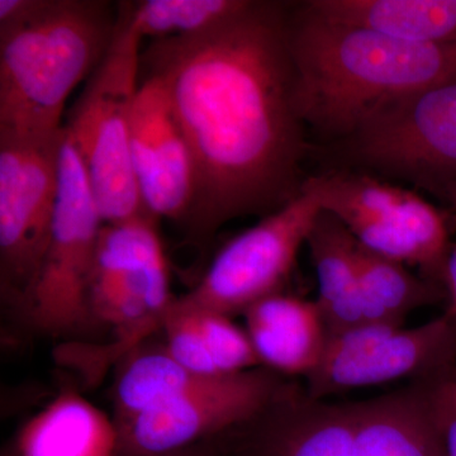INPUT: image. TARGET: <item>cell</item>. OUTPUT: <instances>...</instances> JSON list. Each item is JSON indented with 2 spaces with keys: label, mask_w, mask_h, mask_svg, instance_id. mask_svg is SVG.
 <instances>
[{
  "label": "cell",
  "mask_w": 456,
  "mask_h": 456,
  "mask_svg": "<svg viewBox=\"0 0 456 456\" xmlns=\"http://www.w3.org/2000/svg\"><path fill=\"white\" fill-rule=\"evenodd\" d=\"M242 316L261 367L285 378H305L316 369L329 340L316 301L273 294L254 303Z\"/></svg>",
  "instance_id": "obj_15"
},
{
  "label": "cell",
  "mask_w": 456,
  "mask_h": 456,
  "mask_svg": "<svg viewBox=\"0 0 456 456\" xmlns=\"http://www.w3.org/2000/svg\"><path fill=\"white\" fill-rule=\"evenodd\" d=\"M320 212L316 197L302 189L292 202L231 239L196 287L171 305L235 317L254 303L284 292Z\"/></svg>",
  "instance_id": "obj_11"
},
{
  "label": "cell",
  "mask_w": 456,
  "mask_h": 456,
  "mask_svg": "<svg viewBox=\"0 0 456 456\" xmlns=\"http://www.w3.org/2000/svg\"><path fill=\"white\" fill-rule=\"evenodd\" d=\"M0 456H18L16 445L13 443L8 444L7 446H4V449L2 450V455Z\"/></svg>",
  "instance_id": "obj_28"
},
{
  "label": "cell",
  "mask_w": 456,
  "mask_h": 456,
  "mask_svg": "<svg viewBox=\"0 0 456 456\" xmlns=\"http://www.w3.org/2000/svg\"><path fill=\"white\" fill-rule=\"evenodd\" d=\"M209 440L224 456H446L434 379L351 402L285 379L253 417Z\"/></svg>",
  "instance_id": "obj_3"
},
{
  "label": "cell",
  "mask_w": 456,
  "mask_h": 456,
  "mask_svg": "<svg viewBox=\"0 0 456 456\" xmlns=\"http://www.w3.org/2000/svg\"><path fill=\"white\" fill-rule=\"evenodd\" d=\"M456 367V318L446 312L425 325H365L330 336L308 374L311 397L382 386L399 379H434Z\"/></svg>",
  "instance_id": "obj_12"
},
{
  "label": "cell",
  "mask_w": 456,
  "mask_h": 456,
  "mask_svg": "<svg viewBox=\"0 0 456 456\" xmlns=\"http://www.w3.org/2000/svg\"><path fill=\"white\" fill-rule=\"evenodd\" d=\"M360 301L365 325L403 326L411 312L448 299L443 285L428 281L398 261L360 244Z\"/></svg>",
  "instance_id": "obj_19"
},
{
  "label": "cell",
  "mask_w": 456,
  "mask_h": 456,
  "mask_svg": "<svg viewBox=\"0 0 456 456\" xmlns=\"http://www.w3.org/2000/svg\"><path fill=\"white\" fill-rule=\"evenodd\" d=\"M287 378L268 368L212 377L161 406L114 419L116 456H155L212 439L253 417Z\"/></svg>",
  "instance_id": "obj_13"
},
{
  "label": "cell",
  "mask_w": 456,
  "mask_h": 456,
  "mask_svg": "<svg viewBox=\"0 0 456 456\" xmlns=\"http://www.w3.org/2000/svg\"><path fill=\"white\" fill-rule=\"evenodd\" d=\"M117 11L104 0H0V131L50 134L106 56Z\"/></svg>",
  "instance_id": "obj_4"
},
{
  "label": "cell",
  "mask_w": 456,
  "mask_h": 456,
  "mask_svg": "<svg viewBox=\"0 0 456 456\" xmlns=\"http://www.w3.org/2000/svg\"><path fill=\"white\" fill-rule=\"evenodd\" d=\"M308 11L415 44H456V0H311Z\"/></svg>",
  "instance_id": "obj_18"
},
{
  "label": "cell",
  "mask_w": 456,
  "mask_h": 456,
  "mask_svg": "<svg viewBox=\"0 0 456 456\" xmlns=\"http://www.w3.org/2000/svg\"><path fill=\"white\" fill-rule=\"evenodd\" d=\"M103 224L82 160L65 132L50 242L23 318L35 331L66 338L92 326L89 283Z\"/></svg>",
  "instance_id": "obj_10"
},
{
  "label": "cell",
  "mask_w": 456,
  "mask_h": 456,
  "mask_svg": "<svg viewBox=\"0 0 456 456\" xmlns=\"http://www.w3.org/2000/svg\"><path fill=\"white\" fill-rule=\"evenodd\" d=\"M158 220L141 216L103 224L89 283L92 325L112 327L116 341L92 353L103 362L123 359L163 329L174 302Z\"/></svg>",
  "instance_id": "obj_8"
},
{
  "label": "cell",
  "mask_w": 456,
  "mask_h": 456,
  "mask_svg": "<svg viewBox=\"0 0 456 456\" xmlns=\"http://www.w3.org/2000/svg\"><path fill=\"white\" fill-rule=\"evenodd\" d=\"M302 189L321 209L334 215L369 250L419 270L445 288L450 248L448 211L437 208L413 189L365 171L327 170L307 176Z\"/></svg>",
  "instance_id": "obj_6"
},
{
  "label": "cell",
  "mask_w": 456,
  "mask_h": 456,
  "mask_svg": "<svg viewBox=\"0 0 456 456\" xmlns=\"http://www.w3.org/2000/svg\"><path fill=\"white\" fill-rule=\"evenodd\" d=\"M289 7L251 0L215 28L154 40L141 53V74L163 83L193 159V204L183 224L193 244L302 193L310 145L288 50Z\"/></svg>",
  "instance_id": "obj_1"
},
{
  "label": "cell",
  "mask_w": 456,
  "mask_h": 456,
  "mask_svg": "<svg viewBox=\"0 0 456 456\" xmlns=\"http://www.w3.org/2000/svg\"><path fill=\"white\" fill-rule=\"evenodd\" d=\"M305 246L316 272V302L329 338L365 326L358 284V240L338 217L321 209Z\"/></svg>",
  "instance_id": "obj_16"
},
{
  "label": "cell",
  "mask_w": 456,
  "mask_h": 456,
  "mask_svg": "<svg viewBox=\"0 0 456 456\" xmlns=\"http://www.w3.org/2000/svg\"><path fill=\"white\" fill-rule=\"evenodd\" d=\"M141 42L123 2L118 3L112 44L64 126L82 160L104 224L149 216L131 158V118L140 88Z\"/></svg>",
  "instance_id": "obj_5"
},
{
  "label": "cell",
  "mask_w": 456,
  "mask_h": 456,
  "mask_svg": "<svg viewBox=\"0 0 456 456\" xmlns=\"http://www.w3.org/2000/svg\"><path fill=\"white\" fill-rule=\"evenodd\" d=\"M446 292H448V312L456 317V244L452 245L445 268Z\"/></svg>",
  "instance_id": "obj_25"
},
{
  "label": "cell",
  "mask_w": 456,
  "mask_h": 456,
  "mask_svg": "<svg viewBox=\"0 0 456 456\" xmlns=\"http://www.w3.org/2000/svg\"><path fill=\"white\" fill-rule=\"evenodd\" d=\"M455 317V316H454ZM456 318V317H455Z\"/></svg>",
  "instance_id": "obj_29"
},
{
  "label": "cell",
  "mask_w": 456,
  "mask_h": 456,
  "mask_svg": "<svg viewBox=\"0 0 456 456\" xmlns=\"http://www.w3.org/2000/svg\"><path fill=\"white\" fill-rule=\"evenodd\" d=\"M165 349L171 358L191 373L222 377L207 346L200 318L193 311L171 307L164 318Z\"/></svg>",
  "instance_id": "obj_22"
},
{
  "label": "cell",
  "mask_w": 456,
  "mask_h": 456,
  "mask_svg": "<svg viewBox=\"0 0 456 456\" xmlns=\"http://www.w3.org/2000/svg\"><path fill=\"white\" fill-rule=\"evenodd\" d=\"M335 145L358 170L440 198L456 183V79L389 103Z\"/></svg>",
  "instance_id": "obj_9"
},
{
  "label": "cell",
  "mask_w": 456,
  "mask_h": 456,
  "mask_svg": "<svg viewBox=\"0 0 456 456\" xmlns=\"http://www.w3.org/2000/svg\"><path fill=\"white\" fill-rule=\"evenodd\" d=\"M440 200L448 204L449 208L456 212V183L455 184L449 185L444 189L443 194L440 196Z\"/></svg>",
  "instance_id": "obj_27"
},
{
  "label": "cell",
  "mask_w": 456,
  "mask_h": 456,
  "mask_svg": "<svg viewBox=\"0 0 456 456\" xmlns=\"http://www.w3.org/2000/svg\"><path fill=\"white\" fill-rule=\"evenodd\" d=\"M131 118V158L147 215L184 224L194 198V167L187 140L163 83L140 74Z\"/></svg>",
  "instance_id": "obj_14"
},
{
  "label": "cell",
  "mask_w": 456,
  "mask_h": 456,
  "mask_svg": "<svg viewBox=\"0 0 456 456\" xmlns=\"http://www.w3.org/2000/svg\"><path fill=\"white\" fill-rule=\"evenodd\" d=\"M64 137L0 131V293L22 320L50 242Z\"/></svg>",
  "instance_id": "obj_7"
},
{
  "label": "cell",
  "mask_w": 456,
  "mask_h": 456,
  "mask_svg": "<svg viewBox=\"0 0 456 456\" xmlns=\"http://www.w3.org/2000/svg\"><path fill=\"white\" fill-rule=\"evenodd\" d=\"M251 0L123 2L134 31L152 41L208 31L244 12Z\"/></svg>",
  "instance_id": "obj_21"
},
{
  "label": "cell",
  "mask_w": 456,
  "mask_h": 456,
  "mask_svg": "<svg viewBox=\"0 0 456 456\" xmlns=\"http://www.w3.org/2000/svg\"><path fill=\"white\" fill-rule=\"evenodd\" d=\"M155 456H224L220 449L215 445L212 440L202 441V443L194 444L188 448L175 450V452H167V454Z\"/></svg>",
  "instance_id": "obj_26"
},
{
  "label": "cell",
  "mask_w": 456,
  "mask_h": 456,
  "mask_svg": "<svg viewBox=\"0 0 456 456\" xmlns=\"http://www.w3.org/2000/svg\"><path fill=\"white\" fill-rule=\"evenodd\" d=\"M18 456H116L114 419L75 392H62L18 432Z\"/></svg>",
  "instance_id": "obj_17"
},
{
  "label": "cell",
  "mask_w": 456,
  "mask_h": 456,
  "mask_svg": "<svg viewBox=\"0 0 456 456\" xmlns=\"http://www.w3.org/2000/svg\"><path fill=\"white\" fill-rule=\"evenodd\" d=\"M434 395L437 403L456 416V367L434 379Z\"/></svg>",
  "instance_id": "obj_23"
},
{
  "label": "cell",
  "mask_w": 456,
  "mask_h": 456,
  "mask_svg": "<svg viewBox=\"0 0 456 456\" xmlns=\"http://www.w3.org/2000/svg\"><path fill=\"white\" fill-rule=\"evenodd\" d=\"M114 384V419H128L184 395L212 377L191 373L165 346L136 347L123 358Z\"/></svg>",
  "instance_id": "obj_20"
},
{
  "label": "cell",
  "mask_w": 456,
  "mask_h": 456,
  "mask_svg": "<svg viewBox=\"0 0 456 456\" xmlns=\"http://www.w3.org/2000/svg\"><path fill=\"white\" fill-rule=\"evenodd\" d=\"M287 44L298 112L307 130L349 139L398 99L456 79V44L399 40L290 5Z\"/></svg>",
  "instance_id": "obj_2"
},
{
  "label": "cell",
  "mask_w": 456,
  "mask_h": 456,
  "mask_svg": "<svg viewBox=\"0 0 456 456\" xmlns=\"http://www.w3.org/2000/svg\"><path fill=\"white\" fill-rule=\"evenodd\" d=\"M435 403H436L437 415H439L441 430H443L446 456H456V416L450 412L448 408L437 403L436 398H435Z\"/></svg>",
  "instance_id": "obj_24"
}]
</instances>
